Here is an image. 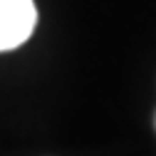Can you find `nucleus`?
<instances>
[{"mask_svg":"<svg viewBox=\"0 0 156 156\" xmlns=\"http://www.w3.org/2000/svg\"><path fill=\"white\" fill-rule=\"evenodd\" d=\"M37 10L32 0H0V52L20 47L32 35Z\"/></svg>","mask_w":156,"mask_h":156,"instance_id":"1","label":"nucleus"},{"mask_svg":"<svg viewBox=\"0 0 156 156\" xmlns=\"http://www.w3.org/2000/svg\"><path fill=\"white\" fill-rule=\"evenodd\" d=\"M154 126H156V116H154Z\"/></svg>","mask_w":156,"mask_h":156,"instance_id":"2","label":"nucleus"}]
</instances>
